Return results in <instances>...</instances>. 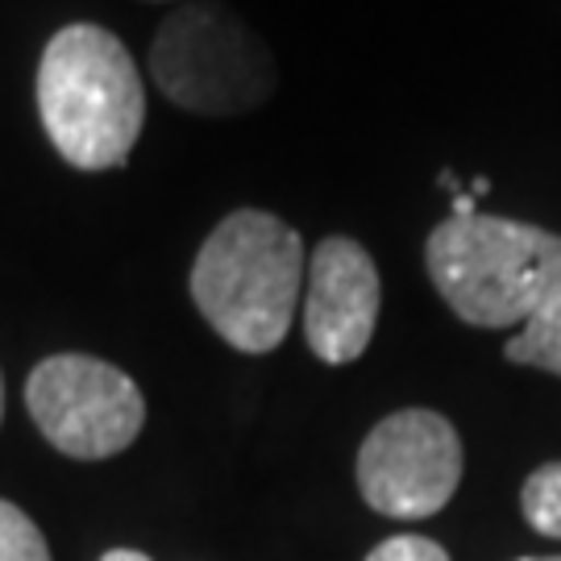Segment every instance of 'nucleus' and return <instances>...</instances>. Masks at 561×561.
I'll return each mask as SVG.
<instances>
[{
    "label": "nucleus",
    "mask_w": 561,
    "mask_h": 561,
    "mask_svg": "<svg viewBox=\"0 0 561 561\" xmlns=\"http://www.w3.org/2000/svg\"><path fill=\"white\" fill-rule=\"evenodd\" d=\"M520 561H561V558H520Z\"/></svg>",
    "instance_id": "obj_15"
},
{
    "label": "nucleus",
    "mask_w": 561,
    "mask_h": 561,
    "mask_svg": "<svg viewBox=\"0 0 561 561\" xmlns=\"http://www.w3.org/2000/svg\"><path fill=\"white\" fill-rule=\"evenodd\" d=\"M150 80L201 117H241L275 96L279 67L250 21L221 0H183L150 42Z\"/></svg>",
    "instance_id": "obj_4"
},
{
    "label": "nucleus",
    "mask_w": 561,
    "mask_h": 561,
    "mask_svg": "<svg viewBox=\"0 0 561 561\" xmlns=\"http://www.w3.org/2000/svg\"><path fill=\"white\" fill-rule=\"evenodd\" d=\"M0 421H4V382H0Z\"/></svg>",
    "instance_id": "obj_13"
},
{
    "label": "nucleus",
    "mask_w": 561,
    "mask_h": 561,
    "mask_svg": "<svg viewBox=\"0 0 561 561\" xmlns=\"http://www.w3.org/2000/svg\"><path fill=\"white\" fill-rule=\"evenodd\" d=\"M201 317L241 354L279 350L304 296V238L275 213H229L192 262Z\"/></svg>",
    "instance_id": "obj_2"
},
{
    "label": "nucleus",
    "mask_w": 561,
    "mask_h": 561,
    "mask_svg": "<svg viewBox=\"0 0 561 561\" xmlns=\"http://www.w3.org/2000/svg\"><path fill=\"white\" fill-rule=\"evenodd\" d=\"M0 561H50L42 528L9 500H0Z\"/></svg>",
    "instance_id": "obj_10"
},
{
    "label": "nucleus",
    "mask_w": 561,
    "mask_h": 561,
    "mask_svg": "<svg viewBox=\"0 0 561 561\" xmlns=\"http://www.w3.org/2000/svg\"><path fill=\"white\" fill-rule=\"evenodd\" d=\"M25 408L42 437L76 461H101L138 442L146 400L121 366L92 354H55L25 379Z\"/></svg>",
    "instance_id": "obj_5"
},
{
    "label": "nucleus",
    "mask_w": 561,
    "mask_h": 561,
    "mask_svg": "<svg viewBox=\"0 0 561 561\" xmlns=\"http://www.w3.org/2000/svg\"><path fill=\"white\" fill-rule=\"evenodd\" d=\"M503 358L516 366H537L561 379V245L541 300L533 308V317L520 324V333L503 345Z\"/></svg>",
    "instance_id": "obj_8"
},
{
    "label": "nucleus",
    "mask_w": 561,
    "mask_h": 561,
    "mask_svg": "<svg viewBox=\"0 0 561 561\" xmlns=\"http://www.w3.org/2000/svg\"><path fill=\"white\" fill-rule=\"evenodd\" d=\"M561 233L512 217H449L424 241V266L454 317L474 329H512L541 300Z\"/></svg>",
    "instance_id": "obj_3"
},
{
    "label": "nucleus",
    "mask_w": 561,
    "mask_h": 561,
    "mask_svg": "<svg viewBox=\"0 0 561 561\" xmlns=\"http://www.w3.org/2000/svg\"><path fill=\"white\" fill-rule=\"evenodd\" d=\"M38 117L76 171H113L146 125L141 71L125 42L92 21L62 25L38 62Z\"/></svg>",
    "instance_id": "obj_1"
},
{
    "label": "nucleus",
    "mask_w": 561,
    "mask_h": 561,
    "mask_svg": "<svg viewBox=\"0 0 561 561\" xmlns=\"http://www.w3.org/2000/svg\"><path fill=\"white\" fill-rule=\"evenodd\" d=\"M101 561H150V558H146L141 549H108Z\"/></svg>",
    "instance_id": "obj_12"
},
{
    "label": "nucleus",
    "mask_w": 561,
    "mask_h": 561,
    "mask_svg": "<svg viewBox=\"0 0 561 561\" xmlns=\"http://www.w3.org/2000/svg\"><path fill=\"white\" fill-rule=\"evenodd\" d=\"M150 4H183V0H150Z\"/></svg>",
    "instance_id": "obj_14"
},
{
    "label": "nucleus",
    "mask_w": 561,
    "mask_h": 561,
    "mask_svg": "<svg viewBox=\"0 0 561 561\" xmlns=\"http://www.w3.org/2000/svg\"><path fill=\"white\" fill-rule=\"evenodd\" d=\"M461 437L442 412L403 408L379 421L358 449V491L379 516L424 520L454 500Z\"/></svg>",
    "instance_id": "obj_6"
},
{
    "label": "nucleus",
    "mask_w": 561,
    "mask_h": 561,
    "mask_svg": "<svg viewBox=\"0 0 561 561\" xmlns=\"http://www.w3.org/2000/svg\"><path fill=\"white\" fill-rule=\"evenodd\" d=\"M382 304L379 266L354 238H324L308 262L304 337L329 366H345L366 354Z\"/></svg>",
    "instance_id": "obj_7"
},
{
    "label": "nucleus",
    "mask_w": 561,
    "mask_h": 561,
    "mask_svg": "<svg viewBox=\"0 0 561 561\" xmlns=\"http://www.w3.org/2000/svg\"><path fill=\"white\" fill-rule=\"evenodd\" d=\"M366 561H449V553L428 537L403 533V537H387L382 545H375Z\"/></svg>",
    "instance_id": "obj_11"
},
{
    "label": "nucleus",
    "mask_w": 561,
    "mask_h": 561,
    "mask_svg": "<svg viewBox=\"0 0 561 561\" xmlns=\"http://www.w3.org/2000/svg\"><path fill=\"white\" fill-rule=\"evenodd\" d=\"M524 520L533 524L541 537L561 541V461H545L541 470H533L520 491Z\"/></svg>",
    "instance_id": "obj_9"
}]
</instances>
